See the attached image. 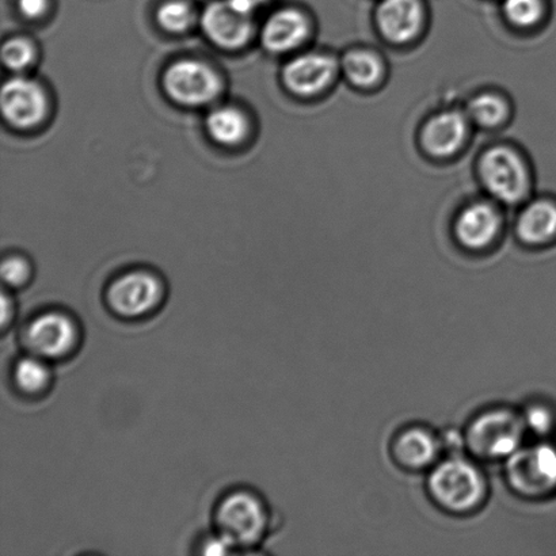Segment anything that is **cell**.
Instances as JSON below:
<instances>
[{
  "instance_id": "obj_25",
  "label": "cell",
  "mask_w": 556,
  "mask_h": 556,
  "mask_svg": "<svg viewBox=\"0 0 556 556\" xmlns=\"http://www.w3.org/2000/svg\"><path fill=\"white\" fill-rule=\"evenodd\" d=\"M31 269L26 260L16 257H9L2 264V280L4 286L10 288H21L26 286L30 280Z\"/></svg>"
},
{
  "instance_id": "obj_12",
  "label": "cell",
  "mask_w": 556,
  "mask_h": 556,
  "mask_svg": "<svg viewBox=\"0 0 556 556\" xmlns=\"http://www.w3.org/2000/svg\"><path fill=\"white\" fill-rule=\"evenodd\" d=\"M470 122L467 114L446 111L428 119L422 130L425 150L434 156H451L465 146L470 134Z\"/></svg>"
},
{
  "instance_id": "obj_13",
  "label": "cell",
  "mask_w": 556,
  "mask_h": 556,
  "mask_svg": "<svg viewBox=\"0 0 556 556\" xmlns=\"http://www.w3.org/2000/svg\"><path fill=\"white\" fill-rule=\"evenodd\" d=\"M424 15L421 0H383L376 20L387 40L406 43L422 29Z\"/></svg>"
},
{
  "instance_id": "obj_20",
  "label": "cell",
  "mask_w": 556,
  "mask_h": 556,
  "mask_svg": "<svg viewBox=\"0 0 556 556\" xmlns=\"http://www.w3.org/2000/svg\"><path fill=\"white\" fill-rule=\"evenodd\" d=\"M211 138L220 144H238L248 135V119L236 108H217L206 118Z\"/></svg>"
},
{
  "instance_id": "obj_9",
  "label": "cell",
  "mask_w": 556,
  "mask_h": 556,
  "mask_svg": "<svg viewBox=\"0 0 556 556\" xmlns=\"http://www.w3.org/2000/svg\"><path fill=\"white\" fill-rule=\"evenodd\" d=\"M0 106L4 118L14 127L31 128L46 117L47 97L36 81L13 78L3 86Z\"/></svg>"
},
{
  "instance_id": "obj_14",
  "label": "cell",
  "mask_w": 556,
  "mask_h": 556,
  "mask_svg": "<svg viewBox=\"0 0 556 556\" xmlns=\"http://www.w3.org/2000/svg\"><path fill=\"white\" fill-rule=\"evenodd\" d=\"M503 219L497 208L488 203L468 205L457 216L455 232L457 241L471 250L488 248L500 236Z\"/></svg>"
},
{
  "instance_id": "obj_29",
  "label": "cell",
  "mask_w": 556,
  "mask_h": 556,
  "mask_svg": "<svg viewBox=\"0 0 556 556\" xmlns=\"http://www.w3.org/2000/svg\"><path fill=\"white\" fill-rule=\"evenodd\" d=\"M15 305L8 292L2 296V329H8L11 321L14 320Z\"/></svg>"
},
{
  "instance_id": "obj_19",
  "label": "cell",
  "mask_w": 556,
  "mask_h": 556,
  "mask_svg": "<svg viewBox=\"0 0 556 556\" xmlns=\"http://www.w3.org/2000/svg\"><path fill=\"white\" fill-rule=\"evenodd\" d=\"M341 68L349 81L359 89H369L378 85L384 73V64L378 54L364 49L346 53L342 59Z\"/></svg>"
},
{
  "instance_id": "obj_7",
  "label": "cell",
  "mask_w": 556,
  "mask_h": 556,
  "mask_svg": "<svg viewBox=\"0 0 556 556\" xmlns=\"http://www.w3.org/2000/svg\"><path fill=\"white\" fill-rule=\"evenodd\" d=\"M511 484L522 494L543 495L556 490V446L538 444L509 457Z\"/></svg>"
},
{
  "instance_id": "obj_3",
  "label": "cell",
  "mask_w": 556,
  "mask_h": 556,
  "mask_svg": "<svg viewBox=\"0 0 556 556\" xmlns=\"http://www.w3.org/2000/svg\"><path fill=\"white\" fill-rule=\"evenodd\" d=\"M21 340L30 354L54 362L70 357L78 349L80 329L73 316L63 311H46L29 320Z\"/></svg>"
},
{
  "instance_id": "obj_6",
  "label": "cell",
  "mask_w": 556,
  "mask_h": 556,
  "mask_svg": "<svg viewBox=\"0 0 556 556\" xmlns=\"http://www.w3.org/2000/svg\"><path fill=\"white\" fill-rule=\"evenodd\" d=\"M525 425L516 414L495 410L483 414L468 430V445L477 455L500 459L510 457L520 450Z\"/></svg>"
},
{
  "instance_id": "obj_10",
  "label": "cell",
  "mask_w": 556,
  "mask_h": 556,
  "mask_svg": "<svg viewBox=\"0 0 556 556\" xmlns=\"http://www.w3.org/2000/svg\"><path fill=\"white\" fill-rule=\"evenodd\" d=\"M338 63L325 53H305L294 58L283 68V84L294 94L311 97L330 86Z\"/></svg>"
},
{
  "instance_id": "obj_1",
  "label": "cell",
  "mask_w": 556,
  "mask_h": 556,
  "mask_svg": "<svg viewBox=\"0 0 556 556\" xmlns=\"http://www.w3.org/2000/svg\"><path fill=\"white\" fill-rule=\"evenodd\" d=\"M217 533L233 549L257 546L269 526V515L263 500L248 490L227 494L215 511Z\"/></svg>"
},
{
  "instance_id": "obj_15",
  "label": "cell",
  "mask_w": 556,
  "mask_h": 556,
  "mask_svg": "<svg viewBox=\"0 0 556 556\" xmlns=\"http://www.w3.org/2000/svg\"><path fill=\"white\" fill-rule=\"evenodd\" d=\"M308 31V21L303 13L292 9L280 10L266 22L263 41L270 52H289L302 46Z\"/></svg>"
},
{
  "instance_id": "obj_2",
  "label": "cell",
  "mask_w": 556,
  "mask_h": 556,
  "mask_svg": "<svg viewBox=\"0 0 556 556\" xmlns=\"http://www.w3.org/2000/svg\"><path fill=\"white\" fill-rule=\"evenodd\" d=\"M165 296L161 278L147 270H132L114 278L105 293L112 314L129 320L154 314Z\"/></svg>"
},
{
  "instance_id": "obj_5",
  "label": "cell",
  "mask_w": 556,
  "mask_h": 556,
  "mask_svg": "<svg viewBox=\"0 0 556 556\" xmlns=\"http://www.w3.org/2000/svg\"><path fill=\"white\" fill-rule=\"evenodd\" d=\"M433 497L445 508L466 511L481 503L486 484L482 472L470 462L451 459L435 468L430 477Z\"/></svg>"
},
{
  "instance_id": "obj_28",
  "label": "cell",
  "mask_w": 556,
  "mask_h": 556,
  "mask_svg": "<svg viewBox=\"0 0 556 556\" xmlns=\"http://www.w3.org/2000/svg\"><path fill=\"white\" fill-rule=\"evenodd\" d=\"M18 8L26 18L35 20L46 13L48 0H18Z\"/></svg>"
},
{
  "instance_id": "obj_22",
  "label": "cell",
  "mask_w": 556,
  "mask_h": 556,
  "mask_svg": "<svg viewBox=\"0 0 556 556\" xmlns=\"http://www.w3.org/2000/svg\"><path fill=\"white\" fill-rule=\"evenodd\" d=\"M157 21L163 29L172 33H182L193 25L192 8L184 0H168L157 10Z\"/></svg>"
},
{
  "instance_id": "obj_18",
  "label": "cell",
  "mask_w": 556,
  "mask_h": 556,
  "mask_svg": "<svg viewBox=\"0 0 556 556\" xmlns=\"http://www.w3.org/2000/svg\"><path fill=\"white\" fill-rule=\"evenodd\" d=\"M11 376L15 389L27 396L42 395L52 383V372L47 359L30 353L14 364Z\"/></svg>"
},
{
  "instance_id": "obj_23",
  "label": "cell",
  "mask_w": 556,
  "mask_h": 556,
  "mask_svg": "<svg viewBox=\"0 0 556 556\" xmlns=\"http://www.w3.org/2000/svg\"><path fill=\"white\" fill-rule=\"evenodd\" d=\"M504 14L516 26H535L544 15L543 0H505Z\"/></svg>"
},
{
  "instance_id": "obj_21",
  "label": "cell",
  "mask_w": 556,
  "mask_h": 556,
  "mask_svg": "<svg viewBox=\"0 0 556 556\" xmlns=\"http://www.w3.org/2000/svg\"><path fill=\"white\" fill-rule=\"evenodd\" d=\"M509 108L504 98L495 94H481L468 103L467 116L484 128L497 127L508 117Z\"/></svg>"
},
{
  "instance_id": "obj_11",
  "label": "cell",
  "mask_w": 556,
  "mask_h": 556,
  "mask_svg": "<svg viewBox=\"0 0 556 556\" xmlns=\"http://www.w3.org/2000/svg\"><path fill=\"white\" fill-rule=\"evenodd\" d=\"M201 25L205 35L223 48H241L253 35L250 15L239 13L228 0L211 3L203 13Z\"/></svg>"
},
{
  "instance_id": "obj_8",
  "label": "cell",
  "mask_w": 556,
  "mask_h": 556,
  "mask_svg": "<svg viewBox=\"0 0 556 556\" xmlns=\"http://www.w3.org/2000/svg\"><path fill=\"white\" fill-rule=\"evenodd\" d=\"M163 80L167 94L184 105H206L220 92V79L215 71L194 60L174 63Z\"/></svg>"
},
{
  "instance_id": "obj_26",
  "label": "cell",
  "mask_w": 556,
  "mask_h": 556,
  "mask_svg": "<svg viewBox=\"0 0 556 556\" xmlns=\"http://www.w3.org/2000/svg\"><path fill=\"white\" fill-rule=\"evenodd\" d=\"M525 422L538 434H547L554 427L553 412L548 407L535 405L528 408Z\"/></svg>"
},
{
  "instance_id": "obj_16",
  "label": "cell",
  "mask_w": 556,
  "mask_h": 556,
  "mask_svg": "<svg viewBox=\"0 0 556 556\" xmlns=\"http://www.w3.org/2000/svg\"><path fill=\"white\" fill-rule=\"evenodd\" d=\"M517 233L526 243L543 244L556 238V203L536 200L521 211Z\"/></svg>"
},
{
  "instance_id": "obj_24",
  "label": "cell",
  "mask_w": 556,
  "mask_h": 556,
  "mask_svg": "<svg viewBox=\"0 0 556 556\" xmlns=\"http://www.w3.org/2000/svg\"><path fill=\"white\" fill-rule=\"evenodd\" d=\"M2 59L10 70H25L35 60V48H33L29 41L22 40V38H13V40L4 43Z\"/></svg>"
},
{
  "instance_id": "obj_27",
  "label": "cell",
  "mask_w": 556,
  "mask_h": 556,
  "mask_svg": "<svg viewBox=\"0 0 556 556\" xmlns=\"http://www.w3.org/2000/svg\"><path fill=\"white\" fill-rule=\"evenodd\" d=\"M201 546H203L201 553L205 555H227L233 552L231 544L225 538H222L219 533L215 538H210Z\"/></svg>"
},
{
  "instance_id": "obj_17",
  "label": "cell",
  "mask_w": 556,
  "mask_h": 556,
  "mask_svg": "<svg viewBox=\"0 0 556 556\" xmlns=\"http://www.w3.org/2000/svg\"><path fill=\"white\" fill-rule=\"evenodd\" d=\"M440 444L438 439L428 430L414 428L406 430L397 439L395 454L403 465L412 468H422L435 460L439 456Z\"/></svg>"
},
{
  "instance_id": "obj_30",
  "label": "cell",
  "mask_w": 556,
  "mask_h": 556,
  "mask_svg": "<svg viewBox=\"0 0 556 556\" xmlns=\"http://www.w3.org/2000/svg\"><path fill=\"white\" fill-rule=\"evenodd\" d=\"M261 0H228V3L232 5L233 9L238 10L239 13L252 15Z\"/></svg>"
},
{
  "instance_id": "obj_4",
  "label": "cell",
  "mask_w": 556,
  "mask_h": 556,
  "mask_svg": "<svg viewBox=\"0 0 556 556\" xmlns=\"http://www.w3.org/2000/svg\"><path fill=\"white\" fill-rule=\"evenodd\" d=\"M479 174L488 192L504 204H517L531 188L530 170L519 152L493 147L479 162Z\"/></svg>"
}]
</instances>
